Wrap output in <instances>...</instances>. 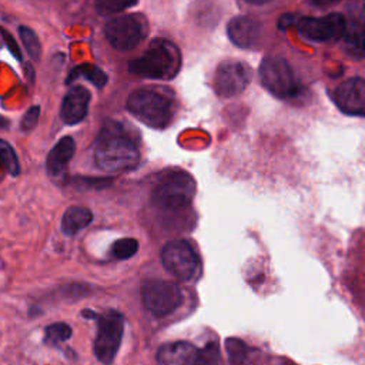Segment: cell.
I'll return each mask as SVG.
<instances>
[{
    "label": "cell",
    "mask_w": 365,
    "mask_h": 365,
    "mask_svg": "<svg viewBox=\"0 0 365 365\" xmlns=\"http://www.w3.org/2000/svg\"><path fill=\"white\" fill-rule=\"evenodd\" d=\"M230 365H244L248 355V346L240 338H228L225 341Z\"/></svg>",
    "instance_id": "obj_19"
},
{
    "label": "cell",
    "mask_w": 365,
    "mask_h": 365,
    "mask_svg": "<svg viewBox=\"0 0 365 365\" xmlns=\"http://www.w3.org/2000/svg\"><path fill=\"white\" fill-rule=\"evenodd\" d=\"M76 151L74 140L68 135L58 140V143L50 150L47 160H46V168L51 177H61L66 173L67 164L73 158Z\"/></svg>",
    "instance_id": "obj_16"
},
{
    "label": "cell",
    "mask_w": 365,
    "mask_h": 365,
    "mask_svg": "<svg viewBox=\"0 0 365 365\" xmlns=\"http://www.w3.org/2000/svg\"><path fill=\"white\" fill-rule=\"evenodd\" d=\"M344 44H345V51L355 57L361 58L364 56V30H362V23H356L354 26H346L345 33H344Z\"/></svg>",
    "instance_id": "obj_18"
},
{
    "label": "cell",
    "mask_w": 365,
    "mask_h": 365,
    "mask_svg": "<svg viewBox=\"0 0 365 365\" xmlns=\"http://www.w3.org/2000/svg\"><path fill=\"white\" fill-rule=\"evenodd\" d=\"M138 251V241L134 238H121L111 245V254L117 259L131 258Z\"/></svg>",
    "instance_id": "obj_23"
},
{
    "label": "cell",
    "mask_w": 365,
    "mask_h": 365,
    "mask_svg": "<svg viewBox=\"0 0 365 365\" xmlns=\"http://www.w3.org/2000/svg\"><path fill=\"white\" fill-rule=\"evenodd\" d=\"M245 1L252 3V4H262V3H267V1H269V0H245Z\"/></svg>",
    "instance_id": "obj_31"
},
{
    "label": "cell",
    "mask_w": 365,
    "mask_h": 365,
    "mask_svg": "<svg viewBox=\"0 0 365 365\" xmlns=\"http://www.w3.org/2000/svg\"><path fill=\"white\" fill-rule=\"evenodd\" d=\"M334 101L338 108L349 115H364L365 113V81L361 77L348 78L341 83L335 93Z\"/></svg>",
    "instance_id": "obj_12"
},
{
    "label": "cell",
    "mask_w": 365,
    "mask_h": 365,
    "mask_svg": "<svg viewBox=\"0 0 365 365\" xmlns=\"http://www.w3.org/2000/svg\"><path fill=\"white\" fill-rule=\"evenodd\" d=\"M341 0H309V3L315 7H331L339 3Z\"/></svg>",
    "instance_id": "obj_29"
},
{
    "label": "cell",
    "mask_w": 365,
    "mask_h": 365,
    "mask_svg": "<svg viewBox=\"0 0 365 365\" xmlns=\"http://www.w3.org/2000/svg\"><path fill=\"white\" fill-rule=\"evenodd\" d=\"M141 299L151 314L165 317L181 305L182 295L181 289L174 282L147 279L141 285Z\"/></svg>",
    "instance_id": "obj_9"
},
{
    "label": "cell",
    "mask_w": 365,
    "mask_h": 365,
    "mask_svg": "<svg viewBox=\"0 0 365 365\" xmlns=\"http://www.w3.org/2000/svg\"><path fill=\"white\" fill-rule=\"evenodd\" d=\"M227 33L235 46L248 48L258 41L261 36V23L250 16H237L228 23Z\"/></svg>",
    "instance_id": "obj_13"
},
{
    "label": "cell",
    "mask_w": 365,
    "mask_h": 365,
    "mask_svg": "<svg viewBox=\"0 0 365 365\" xmlns=\"http://www.w3.org/2000/svg\"><path fill=\"white\" fill-rule=\"evenodd\" d=\"M124 332V318L117 311H107L97 319V336L94 339V354L97 359L110 365L120 348Z\"/></svg>",
    "instance_id": "obj_7"
},
{
    "label": "cell",
    "mask_w": 365,
    "mask_h": 365,
    "mask_svg": "<svg viewBox=\"0 0 365 365\" xmlns=\"http://www.w3.org/2000/svg\"><path fill=\"white\" fill-rule=\"evenodd\" d=\"M19 34H20V40H21L24 48L27 50L29 56L33 60H38L41 47H40V41H38L37 34L30 27H26V26L19 27Z\"/></svg>",
    "instance_id": "obj_22"
},
{
    "label": "cell",
    "mask_w": 365,
    "mask_h": 365,
    "mask_svg": "<svg viewBox=\"0 0 365 365\" xmlns=\"http://www.w3.org/2000/svg\"><path fill=\"white\" fill-rule=\"evenodd\" d=\"M161 262L167 272L181 281L195 278L200 271L198 255L184 240L168 241L161 250Z\"/></svg>",
    "instance_id": "obj_8"
},
{
    "label": "cell",
    "mask_w": 365,
    "mask_h": 365,
    "mask_svg": "<svg viewBox=\"0 0 365 365\" xmlns=\"http://www.w3.org/2000/svg\"><path fill=\"white\" fill-rule=\"evenodd\" d=\"M76 73H81L88 81H91L96 87H103L107 81V77L106 74L98 70L97 67L94 66H81V67H77L76 68Z\"/></svg>",
    "instance_id": "obj_26"
},
{
    "label": "cell",
    "mask_w": 365,
    "mask_h": 365,
    "mask_svg": "<svg viewBox=\"0 0 365 365\" xmlns=\"http://www.w3.org/2000/svg\"><path fill=\"white\" fill-rule=\"evenodd\" d=\"M195 365H221V355H220L218 344L210 342L204 346V349L198 351Z\"/></svg>",
    "instance_id": "obj_25"
},
{
    "label": "cell",
    "mask_w": 365,
    "mask_h": 365,
    "mask_svg": "<svg viewBox=\"0 0 365 365\" xmlns=\"http://www.w3.org/2000/svg\"><path fill=\"white\" fill-rule=\"evenodd\" d=\"M1 31V36H3V38H4V41H6V46L9 47V50L11 51V54L17 58V60H21V53H20V48H19V46H17V43H16V40L13 38V36L7 31V30H0Z\"/></svg>",
    "instance_id": "obj_28"
},
{
    "label": "cell",
    "mask_w": 365,
    "mask_h": 365,
    "mask_svg": "<svg viewBox=\"0 0 365 365\" xmlns=\"http://www.w3.org/2000/svg\"><path fill=\"white\" fill-rule=\"evenodd\" d=\"M127 110L143 124L153 128H164L173 118V101L164 93L141 88L127 98Z\"/></svg>",
    "instance_id": "obj_3"
},
{
    "label": "cell",
    "mask_w": 365,
    "mask_h": 365,
    "mask_svg": "<svg viewBox=\"0 0 365 365\" xmlns=\"http://www.w3.org/2000/svg\"><path fill=\"white\" fill-rule=\"evenodd\" d=\"M108 43L118 51H130L140 46L148 34V21L143 14L133 13L110 20L104 27Z\"/></svg>",
    "instance_id": "obj_5"
},
{
    "label": "cell",
    "mask_w": 365,
    "mask_h": 365,
    "mask_svg": "<svg viewBox=\"0 0 365 365\" xmlns=\"http://www.w3.org/2000/svg\"><path fill=\"white\" fill-rule=\"evenodd\" d=\"M297 27L305 38L317 43H328L342 38L346 21L342 14L331 13L322 17H302L297 21Z\"/></svg>",
    "instance_id": "obj_10"
},
{
    "label": "cell",
    "mask_w": 365,
    "mask_h": 365,
    "mask_svg": "<svg viewBox=\"0 0 365 365\" xmlns=\"http://www.w3.org/2000/svg\"><path fill=\"white\" fill-rule=\"evenodd\" d=\"M181 67V53L178 47L164 38H155L147 50L135 60L130 61V73L154 80H171Z\"/></svg>",
    "instance_id": "obj_2"
},
{
    "label": "cell",
    "mask_w": 365,
    "mask_h": 365,
    "mask_svg": "<svg viewBox=\"0 0 365 365\" xmlns=\"http://www.w3.org/2000/svg\"><path fill=\"white\" fill-rule=\"evenodd\" d=\"M262 86L278 98H295L299 86L291 66L281 57H267L259 66Z\"/></svg>",
    "instance_id": "obj_6"
},
{
    "label": "cell",
    "mask_w": 365,
    "mask_h": 365,
    "mask_svg": "<svg viewBox=\"0 0 365 365\" xmlns=\"http://www.w3.org/2000/svg\"><path fill=\"white\" fill-rule=\"evenodd\" d=\"M7 124H9V120L0 115V127H7Z\"/></svg>",
    "instance_id": "obj_30"
},
{
    "label": "cell",
    "mask_w": 365,
    "mask_h": 365,
    "mask_svg": "<svg viewBox=\"0 0 365 365\" xmlns=\"http://www.w3.org/2000/svg\"><path fill=\"white\" fill-rule=\"evenodd\" d=\"M0 167H3L10 175H17L20 173L19 158L13 147L0 138Z\"/></svg>",
    "instance_id": "obj_20"
},
{
    "label": "cell",
    "mask_w": 365,
    "mask_h": 365,
    "mask_svg": "<svg viewBox=\"0 0 365 365\" xmlns=\"http://www.w3.org/2000/svg\"><path fill=\"white\" fill-rule=\"evenodd\" d=\"M71 336V328L66 322L50 324L44 331V341L48 345H58Z\"/></svg>",
    "instance_id": "obj_21"
},
{
    "label": "cell",
    "mask_w": 365,
    "mask_h": 365,
    "mask_svg": "<svg viewBox=\"0 0 365 365\" xmlns=\"http://www.w3.org/2000/svg\"><path fill=\"white\" fill-rule=\"evenodd\" d=\"M251 80L250 67L237 60H228L217 67L214 76V88L220 97H232L240 94Z\"/></svg>",
    "instance_id": "obj_11"
},
{
    "label": "cell",
    "mask_w": 365,
    "mask_h": 365,
    "mask_svg": "<svg viewBox=\"0 0 365 365\" xmlns=\"http://www.w3.org/2000/svg\"><path fill=\"white\" fill-rule=\"evenodd\" d=\"M198 351L192 344L177 341L163 345L157 352L158 365H195Z\"/></svg>",
    "instance_id": "obj_15"
},
{
    "label": "cell",
    "mask_w": 365,
    "mask_h": 365,
    "mask_svg": "<svg viewBox=\"0 0 365 365\" xmlns=\"http://www.w3.org/2000/svg\"><path fill=\"white\" fill-rule=\"evenodd\" d=\"M195 194V181L185 171H170L153 191V202L164 211L187 208Z\"/></svg>",
    "instance_id": "obj_4"
},
{
    "label": "cell",
    "mask_w": 365,
    "mask_h": 365,
    "mask_svg": "<svg viewBox=\"0 0 365 365\" xmlns=\"http://www.w3.org/2000/svg\"><path fill=\"white\" fill-rule=\"evenodd\" d=\"M88 103H90V93L87 88L80 86L70 88L61 103V110H60L61 120L68 125H74L80 123L87 114Z\"/></svg>",
    "instance_id": "obj_14"
},
{
    "label": "cell",
    "mask_w": 365,
    "mask_h": 365,
    "mask_svg": "<svg viewBox=\"0 0 365 365\" xmlns=\"http://www.w3.org/2000/svg\"><path fill=\"white\" fill-rule=\"evenodd\" d=\"M38 117H40V107H38V106L30 107V108L24 113V115H23V118H21V123H20L21 130H23V131H31V130L37 125Z\"/></svg>",
    "instance_id": "obj_27"
},
{
    "label": "cell",
    "mask_w": 365,
    "mask_h": 365,
    "mask_svg": "<svg viewBox=\"0 0 365 365\" xmlns=\"http://www.w3.org/2000/svg\"><path fill=\"white\" fill-rule=\"evenodd\" d=\"M93 221V212L87 207L74 205L67 208L61 218V231L66 235H76Z\"/></svg>",
    "instance_id": "obj_17"
},
{
    "label": "cell",
    "mask_w": 365,
    "mask_h": 365,
    "mask_svg": "<svg viewBox=\"0 0 365 365\" xmlns=\"http://www.w3.org/2000/svg\"><path fill=\"white\" fill-rule=\"evenodd\" d=\"M94 160L101 170L118 173L134 168L140 160V154L135 143L120 125L113 124L101 131L96 144Z\"/></svg>",
    "instance_id": "obj_1"
},
{
    "label": "cell",
    "mask_w": 365,
    "mask_h": 365,
    "mask_svg": "<svg viewBox=\"0 0 365 365\" xmlns=\"http://www.w3.org/2000/svg\"><path fill=\"white\" fill-rule=\"evenodd\" d=\"M137 1L138 0H96V9L98 14L110 16L134 6Z\"/></svg>",
    "instance_id": "obj_24"
}]
</instances>
